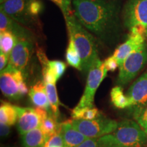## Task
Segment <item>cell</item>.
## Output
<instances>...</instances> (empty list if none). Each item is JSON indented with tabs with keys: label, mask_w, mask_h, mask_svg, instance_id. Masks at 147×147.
Here are the masks:
<instances>
[{
	"label": "cell",
	"mask_w": 147,
	"mask_h": 147,
	"mask_svg": "<svg viewBox=\"0 0 147 147\" xmlns=\"http://www.w3.org/2000/svg\"><path fill=\"white\" fill-rule=\"evenodd\" d=\"M42 10V3L39 0H32L29 4L28 12L31 16H38Z\"/></svg>",
	"instance_id": "obj_29"
},
{
	"label": "cell",
	"mask_w": 147,
	"mask_h": 147,
	"mask_svg": "<svg viewBox=\"0 0 147 147\" xmlns=\"http://www.w3.org/2000/svg\"><path fill=\"white\" fill-rule=\"evenodd\" d=\"M127 39L124 43L116 49L113 56L120 65L130 53L136 50L145 42L146 36V28L142 25L132 27Z\"/></svg>",
	"instance_id": "obj_9"
},
{
	"label": "cell",
	"mask_w": 147,
	"mask_h": 147,
	"mask_svg": "<svg viewBox=\"0 0 147 147\" xmlns=\"http://www.w3.org/2000/svg\"><path fill=\"white\" fill-rule=\"evenodd\" d=\"M55 3L63 13L64 18L72 14V1L73 0H50Z\"/></svg>",
	"instance_id": "obj_27"
},
{
	"label": "cell",
	"mask_w": 147,
	"mask_h": 147,
	"mask_svg": "<svg viewBox=\"0 0 147 147\" xmlns=\"http://www.w3.org/2000/svg\"><path fill=\"white\" fill-rule=\"evenodd\" d=\"M24 108L12 105L8 102H1L0 106V122L12 126L18 121Z\"/></svg>",
	"instance_id": "obj_18"
},
{
	"label": "cell",
	"mask_w": 147,
	"mask_h": 147,
	"mask_svg": "<svg viewBox=\"0 0 147 147\" xmlns=\"http://www.w3.org/2000/svg\"><path fill=\"white\" fill-rule=\"evenodd\" d=\"M60 134L64 147H77L89 138L75 128L70 120L60 123Z\"/></svg>",
	"instance_id": "obj_14"
},
{
	"label": "cell",
	"mask_w": 147,
	"mask_h": 147,
	"mask_svg": "<svg viewBox=\"0 0 147 147\" xmlns=\"http://www.w3.org/2000/svg\"><path fill=\"white\" fill-rule=\"evenodd\" d=\"M29 96L32 102L36 107L43 108L48 113H52L44 81H38L33 85L29 91Z\"/></svg>",
	"instance_id": "obj_15"
},
{
	"label": "cell",
	"mask_w": 147,
	"mask_h": 147,
	"mask_svg": "<svg viewBox=\"0 0 147 147\" xmlns=\"http://www.w3.org/2000/svg\"><path fill=\"white\" fill-rule=\"evenodd\" d=\"M0 89L5 97L18 100L28 93V88L24 80L23 72L10 65L1 71Z\"/></svg>",
	"instance_id": "obj_5"
},
{
	"label": "cell",
	"mask_w": 147,
	"mask_h": 147,
	"mask_svg": "<svg viewBox=\"0 0 147 147\" xmlns=\"http://www.w3.org/2000/svg\"><path fill=\"white\" fill-rule=\"evenodd\" d=\"M77 147H100L99 138H88Z\"/></svg>",
	"instance_id": "obj_31"
},
{
	"label": "cell",
	"mask_w": 147,
	"mask_h": 147,
	"mask_svg": "<svg viewBox=\"0 0 147 147\" xmlns=\"http://www.w3.org/2000/svg\"><path fill=\"white\" fill-rule=\"evenodd\" d=\"M10 56L2 52H0V70L2 71L8 65Z\"/></svg>",
	"instance_id": "obj_32"
},
{
	"label": "cell",
	"mask_w": 147,
	"mask_h": 147,
	"mask_svg": "<svg viewBox=\"0 0 147 147\" xmlns=\"http://www.w3.org/2000/svg\"><path fill=\"white\" fill-rule=\"evenodd\" d=\"M6 1V0H0L1 3H2V2H3V1Z\"/></svg>",
	"instance_id": "obj_34"
},
{
	"label": "cell",
	"mask_w": 147,
	"mask_h": 147,
	"mask_svg": "<svg viewBox=\"0 0 147 147\" xmlns=\"http://www.w3.org/2000/svg\"><path fill=\"white\" fill-rule=\"evenodd\" d=\"M126 95L129 99L132 110L147 105V71L130 86Z\"/></svg>",
	"instance_id": "obj_13"
},
{
	"label": "cell",
	"mask_w": 147,
	"mask_h": 147,
	"mask_svg": "<svg viewBox=\"0 0 147 147\" xmlns=\"http://www.w3.org/2000/svg\"><path fill=\"white\" fill-rule=\"evenodd\" d=\"M100 147H147V136L136 121L119 123L113 133L99 138Z\"/></svg>",
	"instance_id": "obj_3"
},
{
	"label": "cell",
	"mask_w": 147,
	"mask_h": 147,
	"mask_svg": "<svg viewBox=\"0 0 147 147\" xmlns=\"http://www.w3.org/2000/svg\"><path fill=\"white\" fill-rule=\"evenodd\" d=\"M43 81L45 84L46 90L50 102L51 111L53 115L58 119L60 116L59 105L61 103L56 88V82L57 80L52 75H47L43 77Z\"/></svg>",
	"instance_id": "obj_17"
},
{
	"label": "cell",
	"mask_w": 147,
	"mask_h": 147,
	"mask_svg": "<svg viewBox=\"0 0 147 147\" xmlns=\"http://www.w3.org/2000/svg\"><path fill=\"white\" fill-rule=\"evenodd\" d=\"M40 127L49 138L60 131V123L53 113H49L47 118L42 121Z\"/></svg>",
	"instance_id": "obj_24"
},
{
	"label": "cell",
	"mask_w": 147,
	"mask_h": 147,
	"mask_svg": "<svg viewBox=\"0 0 147 147\" xmlns=\"http://www.w3.org/2000/svg\"><path fill=\"white\" fill-rule=\"evenodd\" d=\"M125 26L129 29L137 25L147 27V0H129L123 12Z\"/></svg>",
	"instance_id": "obj_8"
},
{
	"label": "cell",
	"mask_w": 147,
	"mask_h": 147,
	"mask_svg": "<svg viewBox=\"0 0 147 147\" xmlns=\"http://www.w3.org/2000/svg\"><path fill=\"white\" fill-rule=\"evenodd\" d=\"M10 132V126L8 125L1 123L0 126V134H1V136L2 138L8 136Z\"/></svg>",
	"instance_id": "obj_33"
},
{
	"label": "cell",
	"mask_w": 147,
	"mask_h": 147,
	"mask_svg": "<svg viewBox=\"0 0 147 147\" xmlns=\"http://www.w3.org/2000/svg\"><path fill=\"white\" fill-rule=\"evenodd\" d=\"M111 102L116 108L119 109H126L131 108L129 99L125 94L121 86H116L110 91Z\"/></svg>",
	"instance_id": "obj_20"
},
{
	"label": "cell",
	"mask_w": 147,
	"mask_h": 147,
	"mask_svg": "<svg viewBox=\"0 0 147 147\" xmlns=\"http://www.w3.org/2000/svg\"><path fill=\"white\" fill-rule=\"evenodd\" d=\"M69 38L73 40L82 62V71L88 74L99 56L93 36L78 21L74 15L65 18Z\"/></svg>",
	"instance_id": "obj_2"
},
{
	"label": "cell",
	"mask_w": 147,
	"mask_h": 147,
	"mask_svg": "<svg viewBox=\"0 0 147 147\" xmlns=\"http://www.w3.org/2000/svg\"><path fill=\"white\" fill-rule=\"evenodd\" d=\"M33 51V44L30 40L18 38L10 55L8 65L24 71L28 65Z\"/></svg>",
	"instance_id": "obj_11"
},
{
	"label": "cell",
	"mask_w": 147,
	"mask_h": 147,
	"mask_svg": "<svg viewBox=\"0 0 147 147\" xmlns=\"http://www.w3.org/2000/svg\"><path fill=\"white\" fill-rule=\"evenodd\" d=\"M48 67L53 75L58 80L63 75L66 69V65L64 62L59 60H49Z\"/></svg>",
	"instance_id": "obj_26"
},
{
	"label": "cell",
	"mask_w": 147,
	"mask_h": 147,
	"mask_svg": "<svg viewBox=\"0 0 147 147\" xmlns=\"http://www.w3.org/2000/svg\"><path fill=\"white\" fill-rule=\"evenodd\" d=\"M32 0H6L1 3V12L18 23H29L32 16L29 15L28 7Z\"/></svg>",
	"instance_id": "obj_12"
},
{
	"label": "cell",
	"mask_w": 147,
	"mask_h": 147,
	"mask_svg": "<svg viewBox=\"0 0 147 147\" xmlns=\"http://www.w3.org/2000/svg\"><path fill=\"white\" fill-rule=\"evenodd\" d=\"M147 63V43L144 42L136 50L130 53L119 65L117 82L123 86L131 82Z\"/></svg>",
	"instance_id": "obj_4"
},
{
	"label": "cell",
	"mask_w": 147,
	"mask_h": 147,
	"mask_svg": "<svg viewBox=\"0 0 147 147\" xmlns=\"http://www.w3.org/2000/svg\"><path fill=\"white\" fill-rule=\"evenodd\" d=\"M146 36H147V27H146Z\"/></svg>",
	"instance_id": "obj_35"
},
{
	"label": "cell",
	"mask_w": 147,
	"mask_h": 147,
	"mask_svg": "<svg viewBox=\"0 0 147 147\" xmlns=\"http://www.w3.org/2000/svg\"><path fill=\"white\" fill-rule=\"evenodd\" d=\"M65 59L67 63L71 67L82 71L81 58L73 40L69 38V43L66 49Z\"/></svg>",
	"instance_id": "obj_21"
},
{
	"label": "cell",
	"mask_w": 147,
	"mask_h": 147,
	"mask_svg": "<svg viewBox=\"0 0 147 147\" xmlns=\"http://www.w3.org/2000/svg\"><path fill=\"white\" fill-rule=\"evenodd\" d=\"M132 110L134 119L142 127L147 136V105L142 108H135Z\"/></svg>",
	"instance_id": "obj_25"
},
{
	"label": "cell",
	"mask_w": 147,
	"mask_h": 147,
	"mask_svg": "<svg viewBox=\"0 0 147 147\" xmlns=\"http://www.w3.org/2000/svg\"><path fill=\"white\" fill-rule=\"evenodd\" d=\"M104 63L106 66V69H108V71H114L117 69V67H119L118 62L116 60V59L114 57L113 55L106 59L104 61Z\"/></svg>",
	"instance_id": "obj_30"
},
{
	"label": "cell",
	"mask_w": 147,
	"mask_h": 147,
	"mask_svg": "<svg viewBox=\"0 0 147 147\" xmlns=\"http://www.w3.org/2000/svg\"><path fill=\"white\" fill-rule=\"evenodd\" d=\"M5 31L13 33L18 38H26L29 40L31 38L29 31L21 27L17 21L0 11V33Z\"/></svg>",
	"instance_id": "obj_16"
},
{
	"label": "cell",
	"mask_w": 147,
	"mask_h": 147,
	"mask_svg": "<svg viewBox=\"0 0 147 147\" xmlns=\"http://www.w3.org/2000/svg\"><path fill=\"white\" fill-rule=\"evenodd\" d=\"M70 122L75 128L89 138H100L113 133L119 125V122L102 115L92 120L72 119Z\"/></svg>",
	"instance_id": "obj_7"
},
{
	"label": "cell",
	"mask_w": 147,
	"mask_h": 147,
	"mask_svg": "<svg viewBox=\"0 0 147 147\" xmlns=\"http://www.w3.org/2000/svg\"><path fill=\"white\" fill-rule=\"evenodd\" d=\"M74 15L100 39L106 40L118 27L119 5L109 0H73Z\"/></svg>",
	"instance_id": "obj_1"
},
{
	"label": "cell",
	"mask_w": 147,
	"mask_h": 147,
	"mask_svg": "<svg viewBox=\"0 0 147 147\" xmlns=\"http://www.w3.org/2000/svg\"><path fill=\"white\" fill-rule=\"evenodd\" d=\"M108 71L104 62L100 59L95 62L87 74L85 89L75 108L80 109L83 108L95 107L94 97L95 93L104 79L107 76Z\"/></svg>",
	"instance_id": "obj_6"
},
{
	"label": "cell",
	"mask_w": 147,
	"mask_h": 147,
	"mask_svg": "<svg viewBox=\"0 0 147 147\" xmlns=\"http://www.w3.org/2000/svg\"><path fill=\"white\" fill-rule=\"evenodd\" d=\"M72 119H82V120H92L102 116L98 109L95 107L83 108L80 109L74 108L71 112Z\"/></svg>",
	"instance_id": "obj_23"
},
{
	"label": "cell",
	"mask_w": 147,
	"mask_h": 147,
	"mask_svg": "<svg viewBox=\"0 0 147 147\" xmlns=\"http://www.w3.org/2000/svg\"><path fill=\"white\" fill-rule=\"evenodd\" d=\"M45 147H64L63 139L60 134V131L49 138Z\"/></svg>",
	"instance_id": "obj_28"
},
{
	"label": "cell",
	"mask_w": 147,
	"mask_h": 147,
	"mask_svg": "<svg viewBox=\"0 0 147 147\" xmlns=\"http://www.w3.org/2000/svg\"><path fill=\"white\" fill-rule=\"evenodd\" d=\"M49 113L43 108H24L17 121L18 131L21 135L41 126L42 121Z\"/></svg>",
	"instance_id": "obj_10"
},
{
	"label": "cell",
	"mask_w": 147,
	"mask_h": 147,
	"mask_svg": "<svg viewBox=\"0 0 147 147\" xmlns=\"http://www.w3.org/2000/svg\"><path fill=\"white\" fill-rule=\"evenodd\" d=\"M49 138L39 127L21 135V142L23 147H45Z\"/></svg>",
	"instance_id": "obj_19"
},
{
	"label": "cell",
	"mask_w": 147,
	"mask_h": 147,
	"mask_svg": "<svg viewBox=\"0 0 147 147\" xmlns=\"http://www.w3.org/2000/svg\"><path fill=\"white\" fill-rule=\"evenodd\" d=\"M16 40L17 37L13 33L8 31L0 33V52L10 56L16 45Z\"/></svg>",
	"instance_id": "obj_22"
}]
</instances>
